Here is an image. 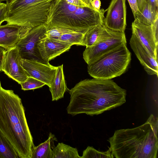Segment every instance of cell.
<instances>
[{
    "label": "cell",
    "instance_id": "cell-32",
    "mask_svg": "<svg viewBox=\"0 0 158 158\" xmlns=\"http://www.w3.org/2000/svg\"><path fill=\"white\" fill-rule=\"evenodd\" d=\"M91 5L93 7L97 10L100 9L101 2L100 0H92Z\"/></svg>",
    "mask_w": 158,
    "mask_h": 158
},
{
    "label": "cell",
    "instance_id": "cell-8",
    "mask_svg": "<svg viewBox=\"0 0 158 158\" xmlns=\"http://www.w3.org/2000/svg\"><path fill=\"white\" fill-rule=\"evenodd\" d=\"M48 29L45 24L38 26L32 28L20 39L15 46L22 59L48 64L42 58L38 47L40 41L47 37L46 33Z\"/></svg>",
    "mask_w": 158,
    "mask_h": 158
},
{
    "label": "cell",
    "instance_id": "cell-6",
    "mask_svg": "<svg viewBox=\"0 0 158 158\" xmlns=\"http://www.w3.org/2000/svg\"><path fill=\"white\" fill-rule=\"evenodd\" d=\"M124 43L88 65V72L94 78L111 79L126 71L131 60V53Z\"/></svg>",
    "mask_w": 158,
    "mask_h": 158
},
{
    "label": "cell",
    "instance_id": "cell-25",
    "mask_svg": "<svg viewBox=\"0 0 158 158\" xmlns=\"http://www.w3.org/2000/svg\"><path fill=\"white\" fill-rule=\"evenodd\" d=\"M74 31L66 29L53 27L48 29L46 35L47 37L50 38L59 40L60 37L63 34Z\"/></svg>",
    "mask_w": 158,
    "mask_h": 158
},
{
    "label": "cell",
    "instance_id": "cell-11",
    "mask_svg": "<svg viewBox=\"0 0 158 158\" xmlns=\"http://www.w3.org/2000/svg\"><path fill=\"white\" fill-rule=\"evenodd\" d=\"M23 67L28 77H33L50 86L55 76L57 67L49 63L22 59Z\"/></svg>",
    "mask_w": 158,
    "mask_h": 158
},
{
    "label": "cell",
    "instance_id": "cell-5",
    "mask_svg": "<svg viewBox=\"0 0 158 158\" xmlns=\"http://www.w3.org/2000/svg\"><path fill=\"white\" fill-rule=\"evenodd\" d=\"M54 0H7V23L32 29L45 24Z\"/></svg>",
    "mask_w": 158,
    "mask_h": 158
},
{
    "label": "cell",
    "instance_id": "cell-12",
    "mask_svg": "<svg viewBox=\"0 0 158 158\" xmlns=\"http://www.w3.org/2000/svg\"><path fill=\"white\" fill-rule=\"evenodd\" d=\"M131 49L143 67L149 75L158 76V59L153 56L139 40L132 34L130 40Z\"/></svg>",
    "mask_w": 158,
    "mask_h": 158
},
{
    "label": "cell",
    "instance_id": "cell-2",
    "mask_svg": "<svg viewBox=\"0 0 158 158\" xmlns=\"http://www.w3.org/2000/svg\"><path fill=\"white\" fill-rule=\"evenodd\" d=\"M0 133L19 158H31L35 147L22 100L12 90L0 91Z\"/></svg>",
    "mask_w": 158,
    "mask_h": 158
},
{
    "label": "cell",
    "instance_id": "cell-21",
    "mask_svg": "<svg viewBox=\"0 0 158 158\" xmlns=\"http://www.w3.org/2000/svg\"><path fill=\"white\" fill-rule=\"evenodd\" d=\"M0 158H19L14 148L0 133Z\"/></svg>",
    "mask_w": 158,
    "mask_h": 158
},
{
    "label": "cell",
    "instance_id": "cell-10",
    "mask_svg": "<svg viewBox=\"0 0 158 158\" xmlns=\"http://www.w3.org/2000/svg\"><path fill=\"white\" fill-rule=\"evenodd\" d=\"M2 71L19 84L28 77L23 67L22 58L16 46L6 50Z\"/></svg>",
    "mask_w": 158,
    "mask_h": 158
},
{
    "label": "cell",
    "instance_id": "cell-22",
    "mask_svg": "<svg viewBox=\"0 0 158 158\" xmlns=\"http://www.w3.org/2000/svg\"><path fill=\"white\" fill-rule=\"evenodd\" d=\"M81 158H113L114 156L110 150L100 152L92 147L88 146L83 152Z\"/></svg>",
    "mask_w": 158,
    "mask_h": 158
},
{
    "label": "cell",
    "instance_id": "cell-1",
    "mask_svg": "<svg viewBox=\"0 0 158 158\" xmlns=\"http://www.w3.org/2000/svg\"><path fill=\"white\" fill-rule=\"evenodd\" d=\"M69 91L70 98L66 109L73 116L99 114L126 102V90L111 79H86Z\"/></svg>",
    "mask_w": 158,
    "mask_h": 158
},
{
    "label": "cell",
    "instance_id": "cell-23",
    "mask_svg": "<svg viewBox=\"0 0 158 158\" xmlns=\"http://www.w3.org/2000/svg\"><path fill=\"white\" fill-rule=\"evenodd\" d=\"M84 33L75 31L67 33L62 35L59 40L72 45L76 44L82 46V40Z\"/></svg>",
    "mask_w": 158,
    "mask_h": 158
},
{
    "label": "cell",
    "instance_id": "cell-19",
    "mask_svg": "<svg viewBox=\"0 0 158 158\" xmlns=\"http://www.w3.org/2000/svg\"><path fill=\"white\" fill-rule=\"evenodd\" d=\"M135 18L139 22L144 24L152 26L158 17V12L154 11L151 6L147 2L142 10H138L135 14Z\"/></svg>",
    "mask_w": 158,
    "mask_h": 158
},
{
    "label": "cell",
    "instance_id": "cell-26",
    "mask_svg": "<svg viewBox=\"0 0 158 158\" xmlns=\"http://www.w3.org/2000/svg\"><path fill=\"white\" fill-rule=\"evenodd\" d=\"M7 15V9L6 3L0 2V26L6 21Z\"/></svg>",
    "mask_w": 158,
    "mask_h": 158
},
{
    "label": "cell",
    "instance_id": "cell-17",
    "mask_svg": "<svg viewBox=\"0 0 158 158\" xmlns=\"http://www.w3.org/2000/svg\"><path fill=\"white\" fill-rule=\"evenodd\" d=\"M54 136L51 133L48 139L43 143L35 146L31 158H53L51 143L53 141Z\"/></svg>",
    "mask_w": 158,
    "mask_h": 158
},
{
    "label": "cell",
    "instance_id": "cell-24",
    "mask_svg": "<svg viewBox=\"0 0 158 158\" xmlns=\"http://www.w3.org/2000/svg\"><path fill=\"white\" fill-rule=\"evenodd\" d=\"M20 84L21 86V89L24 90L40 88L46 85L42 82L31 77H28L25 81Z\"/></svg>",
    "mask_w": 158,
    "mask_h": 158
},
{
    "label": "cell",
    "instance_id": "cell-7",
    "mask_svg": "<svg viewBox=\"0 0 158 158\" xmlns=\"http://www.w3.org/2000/svg\"><path fill=\"white\" fill-rule=\"evenodd\" d=\"M124 43H127L124 32L112 30L103 25L98 41L93 46L86 47L83 52V58L87 64L89 65Z\"/></svg>",
    "mask_w": 158,
    "mask_h": 158
},
{
    "label": "cell",
    "instance_id": "cell-30",
    "mask_svg": "<svg viewBox=\"0 0 158 158\" xmlns=\"http://www.w3.org/2000/svg\"><path fill=\"white\" fill-rule=\"evenodd\" d=\"M6 51L5 49L0 47V71H2L4 55Z\"/></svg>",
    "mask_w": 158,
    "mask_h": 158
},
{
    "label": "cell",
    "instance_id": "cell-36",
    "mask_svg": "<svg viewBox=\"0 0 158 158\" xmlns=\"http://www.w3.org/2000/svg\"><path fill=\"white\" fill-rule=\"evenodd\" d=\"M2 86H1V81H0V91L1 90V88H2Z\"/></svg>",
    "mask_w": 158,
    "mask_h": 158
},
{
    "label": "cell",
    "instance_id": "cell-15",
    "mask_svg": "<svg viewBox=\"0 0 158 158\" xmlns=\"http://www.w3.org/2000/svg\"><path fill=\"white\" fill-rule=\"evenodd\" d=\"M31 29L8 23L0 25V47L6 50L14 47Z\"/></svg>",
    "mask_w": 158,
    "mask_h": 158
},
{
    "label": "cell",
    "instance_id": "cell-27",
    "mask_svg": "<svg viewBox=\"0 0 158 158\" xmlns=\"http://www.w3.org/2000/svg\"><path fill=\"white\" fill-rule=\"evenodd\" d=\"M158 17H157L153 24L152 25L154 36L156 42L158 44Z\"/></svg>",
    "mask_w": 158,
    "mask_h": 158
},
{
    "label": "cell",
    "instance_id": "cell-37",
    "mask_svg": "<svg viewBox=\"0 0 158 158\" xmlns=\"http://www.w3.org/2000/svg\"><path fill=\"white\" fill-rule=\"evenodd\" d=\"M156 3L158 4V0H156Z\"/></svg>",
    "mask_w": 158,
    "mask_h": 158
},
{
    "label": "cell",
    "instance_id": "cell-31",
    "mask_svg": "<svg viewBox=\"0 0 158 158\" xmlns=\"http://www.w3.org/2000/svg\"><path fill=\"white\" fill-rule=\"evenodd\" d=\"M147 2L151 6L153 10L156 12H158V4L156 0H148Z\"/></svg>",
    "mask_w": 158,
    "mask_h": 158
},
{
    "label": "cell",
    "instance_id": "cell-9",
    "mask_svg": "<svg viewBox=\"0 0 158 158\" xmlns=\"http://www.w3.org/2000/svg\"><path fill=\"white\" fill-rule=\"evenodd\" d=\"M106 10L104 26L112 30L124 32L127 26L126 0H111Z\"/></svg>",
    "mask_w": 158,
    "mask_h": 158
},
{
    "label": "cell",
    "instance_id": "cell-18",
    "mask_svg": "<svg viewBox=\"0 0 158 158\" xmlns=\"http://www.w3.org/2000/svg\"><path fill=\"white\" fill-rule=\"evenodd\" d=\"M53 158H80L77 149L63 143H59L52 150Z\"/></svg>",
    "mask_w": 158,
    "mask_h": 158
},
{
    "label": "cell",
    "instance_id": "cell-38",
    "mask_svg": "<svg viewBox=\"0 0 158 158\" xmlns=\"http://www.w3.org/2000/svg\"><path fill=\"white\" fill-rule=\"evenodd\" d=\"M146 1H147V2L148 0H146Z\"/></svg>",
    "mask_w": 158,
    "mask_h": 158
},
{
    "label": "cell",
    "instance_id": "cell-34",
    "mask_svg": "<svg viewBox=\"0 0 158 158\" xmlns=\"http://www.w3.org/2000/svg\"><path fill=\"white\" fill-rule=\"evenodd\" d=\"M87 6H92L91 5V1L92 0H81Z\"/></svg>",
    "mask_w": 158,
    "mask_h": 158
},
{
    "label": "cell",
    "instance_id": "cell-35",
    "mask_svg": "<svg viewBox=\"0 0 158 158\" xmlns=\"http://www.w3.org/2000/svg\"><path fill=\"white\" fill-rule=\"evenodd\" d=\"M7 0H0V2H2L6 1Z\"/></svg>",
    "mask_w": 158,
    "mask_h": 158
},
{
    "label": "cell",
    "instance_id": "cell-33",
    "mask_svg": "<svg viewBox=\"0 0 158 158\" xmlns=\"http://www.w3.org/2000/svg\"><path fill=\"white\" fill-rule=\"evenodd\" d=\"M138 10L141 11L144 8L147 2L146 0H136Z\"/></svg>",
    "mask_w": 158,
    "mask_h": 158
},
{
    "label": "cell",
    "instance_id": "cell-4",
    "mask_svg": "<svg viewBox=\"0 0 158 158\" xmlns=\"http://www.w3.org/2000/svg\"><path fill=\"white\" fill-rule=\"evenodd\" d=\"M106 11L92 6H74L65 0H54L45 24L48 29L58 27L84 33L94 26L103 24Z\"/></svg>",
    "mask_w": 158,
    "mask_h": 158
},
{
    "label": "cell",
    "instance_id": "cell-20",
    "mask_svg": "<svg viewBox=\"0 0 158 158\" xmlns=\"http://www.w3.org/2000/svg\"><path fill=\"white\" fill-rule=\"evenodd\" d=\"M104 24L94 26L84 33L82 40V46L86 47L94 45L98 41L103 28Z\"/></svg>",
    "mask_w": 158,
    "mask_h": 158
},
{
    "label": "cell",
    "instance_id": "cell-13",
    "mask_svg": "<svg viewBox=\"0 0 158 158\" xmlns=\"http://www.w3.org/2000/svg\"><path fill=\"white\" fill-rule=\"evenodd\" d=\"M132 34L143 45L151 54L158 59V44L156 41L152 26L143 24L135 18L132 23Z\"/></svg>",
    "mask_w": 158,
    "mask_h": 158
},
{
    "label": "cell",
    "instance_id": "cell-28",
    "mask_svg": "<svg viewBox=\"0 0 158 158\" xmlns=\"http://www.w3.org/2000/svg\"><path fill=\"white\" fill-rule=\"evenodd\" d=\"M132 10L134 18H135V14L138 10L136 0H127Z\"/></svg>",
    "mask_w": 158,
    "mask_h": 158
},
{
    "label": "cell",
    "instance_id": "cell-14",
    "mask_svg": "<svg viewBox=\"0 0 158 158\" xmlns=\"http://www.w3.org/2000/svg\"><path fill=\"white\" fill-rule=\"evenodd\" d=\"M73 45L46 37L38 44L39 50L42 59L47 63L65 52L68 51Z\"/></svg>",
    "mask_w": 158,
    "mask_h": 158
},
{
    "label": "cell",
    "instance_id": "cell-16",
    "mask_svg": "<svg viewBox=\"0 0 158 158\" xmlns=\"http://www.w3.org/2000/svg\"><path fill=\"white\" fill-rule=\"evenodd\" d=\"M52 101H57L64 97L65 92L69 90L64 79L63 64L57 66L54 79L49 87Z\"/></svg>",
    "mask_w": 158,
    "mask_h": 158
},
{
    "label": "cell",
    "instance_id": "cell-29",
    "mask_svg": "<svg viewBox=\"0 0 158 158\" xmlns=\"http://www.w3.org/2000/svg\"><path fill=\"white\" fill-rule=\"evenodd\" d=\"M68 3L79 6H89L81 0H65ZM92 7V6H91Z\"/></svg>",
    "mask_w": 158,
    "mask_h": 158
},
{
    "label": "cell",
    "instance_id": "cell-3",
    "mask_svg": "<svg viewBox=\"0 0 158 158\" xmlns=\"http://www.w3.org/2000/svg\"><path fill=\"white\" fill-rule=\"evenodd\" d=\"M158 128V118L151 114L139 126L116 130L109 149L116 158H156Z\"/></svg>",
    "mask_w": 158,
    "mask_h": 158
}]
</instances>
